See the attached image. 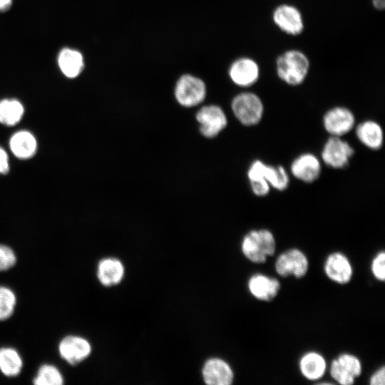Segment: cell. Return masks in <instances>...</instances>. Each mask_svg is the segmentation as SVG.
Returning <instances> with one entry per match:
<instances>
[{
    "mask_svg": "<svg viewBox=\"0 0 385 385\" xmlns=\"http://www.w3.org/2000/svg\"><path fill=\"white\" fill-rule=\"evenodd\" d=\"M310 66V61L307 54L295 48L284 51L275 61L278 78L291 86H297L304 82Z\"/></svg>",
    "mask_w": 385,
    "mask_h": 385,
    "instance_id": "6da1fadb",
    "label": "cell"
},
{
    "mask_svg": "<svg viewBox=\"0 0 385 385\" xmlns=\"http://www.w3.org/2000/svg\"><path fill=\"white\" fill-rule=\"evenodd\" d=\"M241 250L244 256L255 264L265 263L273 256L276 241L272 232L267 229L252 230L243 237Z\"/></svg>",
    "mask_w": 385,
    "mask_h": 385,
    "instance_id": "7a4b0ae2",
    "label": "cell"
},
{
    "mask_svg": "<svg viewBox=\"0 0 385 385\" xmlns=\"http://www.w3.org/2000/svg\"><path fill=\"white\" fill-rule=\"evenodd\" d=\"M207 93L205 82L199 76L185 73L180 75L174 86V97L177 103L185 108L200 105Z\"/></svg>",
    "mask_w": 385,
    "mask_h": 385,
    "instance_id": "3957f363",
    "label": "cell"
},
{
    "mask_svg": "<svg viewBox=\"0 0 385 385\" xmlns=\"http://www.w3.org/2000/svg\"><path fill=\"white\" fill-rule=\"evenodd\" d=\"M231 109L237 120L245 126L258 124L264 114V103L260 97L251 91L241 92L231 101Z\"/></svg>",
    "mask_w": 385,
    "mask_h": 385,
    "instance_id": "277c9868",
    "label": "cell"
},
{
    "mask_svg": "<svg viewBox=\"0 0 385 385\" xmlns=\"http://www.w3.org/2000/svg\"><path fill=\"white\" fill-rule=\"evenodd\" d=\"M195 118L200 134L206 138L217 136L227 126V118L218 105H205L199 108Z\"/></svg>",
    "mask_w": 385,
    "mask_h": 385,
    "instance_id": "5b68a950",
    "label": "cell"
},
{
    "mask_svg": "<svg viewBox=\"0 0 385 385\" xmlns=\"http://www.w3.org/2000/svg\"><path fill=\"white\" fill-rule=\"evenodd\" d=\"M60 357L71 366H76L89 357L92 346L85 337L76 334L64 336L58 344Z\"/></svg>",
    "mask_w": 385,
    "mask_h": 385,
    "instance_id": "8992f818",
    "label": "cell"
},
{
    "mask_svg": "<svg viewBox=\"0 0 385 385\" xmlns=\"http://www.w3.org/2000/svg\"><path fill=\"white\" fill-rule=\"evenodd\" d=\"M249 180L264 179L271 188L283 191L288 188L289 175L282 165H271L260 160H256L250 165L247 171Z\"/></svg>",
    "mask_w": 385,
    "mask_h": 385,
    "instance_id": "52a82bcc",
    "label": "cell"
},
{
    "mask_svg": "<svg viewBox=\"0 0 385 385\" xmlns=\"http://www.w3.org/2000/svg\"><path fill=\"white\" fill-rule=\"evenodd\" d=\"M274 25L282 32L289 36H298L304 29L302 12L295 6L282 4L274 8L272 14Z\"/></svg>",
    "mask_w": 385,
    "mask_h": 385,
    "instance_id": "ba28073f",
    "label": "cell"
},
{
    "mask_svg": "<svg viewBox=\"0 0 385 385\" xmlns=\"http://www.w3.org/2000/svg\"><path fill=\"white\" fill-rule=\"evenodd\" d=\"M274 268L276 272L281 277L293 276L299 279L307 274L309 262L307 256L300 250L292 248L277 257Z\"/></svg>",
    "mask_w": 385,
    "mask_h": 385,
    "instance_id": "9c48e42d",
    "label": "cell"
},
{
    "mask_svg": "<svg viewBox=\"0 0 385 385\" xmlns=\"http://www.w3.org/2000/svg\"><path fill=\"white\" fill-rule=\"evenodd\" d=\"M227 74L235 85L241 88H247L258 81L260 76V67L254 58L241 56L230 63Z\"/></svg>",
    "mask_w": 385,
    "mask_h": 385,
    "instance_id": "30bf717a",
    "label": "cell"
},
{
    "mask_svg": "<svg viewBox=\"0 0 385 385\" xmlns=\"http://www.w3.org/2000/svg\"><path fill=\"white\" fill-rule=\"evenodd\" d=\"M354 153L351 145L341 137L330 136L324 145L322 159L328 166L341 169L345 168Z\"/></svg>",
    "mask_w": 385,
    "mask_h": 385,
    "instance_id": "8fae6325",
    "label": "cell"
},
{
    "mask_svg": "<svg viewBox=\"0 0 385 385\" xmlns=\"http://www.w3.org/2000/svg\"><path fill=\"white\" fill-rule=\"evenodd\" d=\"M323 125L331 136L342 137L354 127L355 116L350 109L344 106H335L324 115Z\"/></svg>",
    "mask_w": 385,
    "mask_h": 385,
    "instance_id": "7c38bea8",
    "label": "cell"
},
{
    "mask_svg": "<svg viewBox=\"0 0 385 385\" xmlns=\"http://www.w3.org/2000/svg\"><path fill=\"white\" fill-rule=\"evenodd\" d=\"M290 171L297 179L310 183L319 177L322 171L321 162L315 155L304 153L292 161Z\"/></svg>",
    "mask_w": 385,
    "mask_h": 385,
    "instance_id": "4fadbf2b",
    "label": "cell"
},
{
    "mask_svg": "<svg viewBox=\"0 0 385 385\" xmlns=\"http://www.w3.org/2000/svg\"><path fill=\"white\" fill-rule=\"evenodd\" d=\"M324 270L329 279L340 284L349 282L353 275L351 262L339 252L331 253L327 257Z\"/></svg>",
    "mask_w": 385,
    "mask_h": 385,
    "instance_id": "5bb4252c",
    "label": "cell"
},
{
    "mask_svg": "<svg viewBox=\"0 0 385 385\" xmlns=\"http://www.w3.org/2000/svg\"><path fill=\"white\" fill-rule=\"evenodd\" d=\"M202 374L205 383L209 385H230L234 380L232 368L220 358H211L206 361Z\"/></svg>",
    "mask_w": 385,
    "mask_h": 385,
    "instance_id": "9a60e30c",
    "label": "cell"
},
{
    "mask_svg": "<svg viewBox=\"0 0 385 385\" xmlns=\"http://www.w3.org/2000/svg\"><path fill=\"white\" fill-rule=\"evenodd\" d=\"M248 289L256 299L270 302L274 299L280 290L279 280L262 274H255L248 280Z\"/></svg>",
    "mask_w": 385,
    "mask_h": 385,
    "instance_id": "2e32d148",
    "label": "cell"
},
{
    "mask_svg": "<svg viewBox=\"0 0 385 385\" xmlns=\"http://www.w3.org/2000/svg\"><path fill=\"white\" fill-rule=\"evenodd\" d=\"M124 273L123 263L116 258L106 257L101 259L97 265V279L104 287H113L120 283Z\"/></svg>",
    "mask_w": 385,
    "mask_h": 385,
    "instance_id": "e0dca14e",
    "label": "cell"
},
{
    "mask_svg": "<svg viewBox=\"0 0 385 385\" xmlns=\"http://www.w3.org/2000/svg\"><path fill=\"white\" fill-rule=\"evenodd\" d=\"M356 135L366 148L376 150L384 143V131L377 122L367 120L360 123L356 128Z\"/></svg>",
    "mask_w": 385,
    "mask_h": 385,
    "instance_id": "ac0fdd59",
    "label": "cell"
},
{
    "mask_svg": "<svg viewBox=\"0 0 385 385\" xmlns=\"http://www.w3.org/2000/svg\"><path fill=\"white\" fill-rule=\"evenodd\" d=\"M58 64L63 75L71 78L78 76L85 66L82 53L69 48H64L59 52Z\"/></svg>",
    "mask_w": 385,
    "mask_h": 385,
    "instance_id": "d6986e66",
    "label": "cell"
},
{
    "mask_svg": "<svg viewBox=\"0 0 385 385\" xmlns=\"http://www.w3.org/2000/svg\"><path fill=\"white\" fill-rule=\"evenodd\" d=\"M24 360L19 351L12 346L0 347V372L9 378L18 376L22 371Z\"/></svg>",
    "mask_w": 385,
    "mask_h": 385,
    "instance_id": "ffe728a7",
    "label": "cell"
},
{
    "mask_svg": "<svg viewBox=\"0 0 385 385\" xmlns=\"http://www.w3.org/2000/svg\"><path fill=\"white\" fill-rule=\"evenodd\" d=\"M327 363L324 358L317 352L309 351L304 354L299 361V370L308 380H317L324 374Z\"/></svg>",
    "mask_w": 385,
    "mask_h": 385,
    "instance_id": "44dd1931",
    "label": "cell"
},
{
    "mask_svg": "<svg viewBox=\"0 0 385 385\" xmlns=\"http://www.w3.org/2000/svg\"><path fill=\"white\" fill-rule=\"evenodd\" d=\"M10 148L19 158L27 159L32 157L37 148L34 136L26 130L14 133L10 139Z\"/></svg>",
    "mask_w": 385,
    "mask_h": 385,
    "instance_id": "7402d4cb",
    "label": "cell"
},
{
    "mask_svg": "<svg viewBox=\"0 0 385 385\" xmlns=\"http://www.w3.org/2000/svg\"><path fill=\"white\" fill-rule=\"evenodd\" d=\"M34 385H63L64 377L60 369L54 364H41L32 379Z\"/></svg>",
    "mask_w": 385,
    "mask_h": 385,
    "instance_id": "603a6c76",
    "label": "cell"
},
{
    "mask_svg": "<svg viewBox=\"0 0 385 385\" xmlns=\"http://www.w3.org/2000/svg\"><path fill=\"white\" fill-rule=\"evenodd\" d=\"M24 112L22 104L16 99L0 101V123L14 125L20 121Z\"/></svg>",
    "mask_w": 385,
    "mask_h": 385,
    "instance_id": "cb8c5ba5",
    "label": "cell"
},
{
    "mask_svg": "<svg viewBox=\"0 0 385 385\" xmlns=\"http://www.w3.org/2000/svg\"><path fill=\"white\" fill-rule=\"evenodd\" d=\"M17 297L14 291L5 285H0V322L10 319L14 314Z\"/></svg>",
    "mask_w": 385,
    "mask_h": 385,
    "instance_id": "d4e9b609",
    "label": "cell"
},
{
    "mask_svg": "<svg viewBox=\"0 0 385 385\" xmlns=\"http://www.w3.org/2000/svg\"><path fill=\"white\" fill-rule=\"evenodd\" d=\"M339 364L354 378L359 376L362 371V366L359 359L349 354H340L337 359Z\"/></svg>",
    "mask_w": 385,
    "mask_h": 385,
    "instance_id": "484cf974",
    "label": "cell"
},
{
    "mask_svg": "<svg viewBox=\"0 0 385 385\" xmlns=\"http://www.w3.org/2000/svg\"><path fill=\"white\" fill-rule=\"evenodd\" d=\"M17 255L9 245L0 244V272L12 269L17 263Z\"/></svg>",
    "mask_w": 385,
    "mask_h": 385,
    "instance_id": "4316f807",
    "label": "cell"
},
{
    "mask_svg": "<svg viewBox=\"0 0 385 385\" xmlns=\"http://www.w3.org/2000/svg\"><path fill=\"white\" fill-rule=\"evenodd\" d=\"M329 371L332 379L339 384L351 385L355 381V378L339 364L337 359L332 361Z\"/></svg>",
    "mask_w": 385,
    "mask_h": 385,
    "instance_id": "83f0119b",
    "label": "cell"
},
{
    "mask_svg": "<svg viewBox=\"0 0 385 385\" xmlns=\"http://www.w3.org/2000/svg\"><path fill=\"white\" fill-rule=\"evenodd\" d=\"M385 252H379L373 259L371 270L374 277L381 282L385 279Z\"/></svg>",
    "mask_w": 385,
    "mask_h": 385,
    "instance_id": "f1b7e54d",
    "label": "cell"
},
{
    "mask_svg": "<svg viewBox=\"0 0 385 385\" xmlns=\"http://www.w3.org/2000/svg\"><path fill=\"white\" fill-rule=\"evenodd\" d=\"M252 192L259 197L266 196L270 191L271 186L264 179L249 180Z\"/></svg>",
    "mask_w": 385,
    "mask_h": 385,
    "instance_id": "f546056e",
    "label": "cell"
},
{
    "mask_svg": "<svg viewBox=\"0 0 385 385\" xmlns=\"http://www.w3.org/2000/svg\"><path fill=\"white\" fill-rule=\"evenodd\" d=\"M371 385H384L385 384V368L381 366L371 376L369 380Z\"/></svg>",
    "mask_w": 385,
    "mask_h": 385,
    "instance_id": "4dcf8cb0",
    "label": "cell"
},
{
    "mask_svg": "<svg viewBox=\"0 0 385 385\" xmlns=\"http://www.w3.org/2000/svg\"><path fill=\"white\" fill-rule=\"evenodd\" d=\"M9 170V158L6 151L0 147V173L6 174Z\"/></svg>",
    "mask_w": 385,
    "mask_h": 385,
    "instance_id": "1f68e13d",
    "label": "cell"
},
{
    "mask_svg": "<svg viewBox=\"0 0 385 385\" xmlns=\"http://www.w3.org/2000/svg\"><path fill=\"white\" fill-rule=\"evenodd\" d=\"M12 4V0H0V11L9 10Z\"/></svg>",
    "mask_w": 385,
    "mask_h": 385,
    "instance_id": "d6a6232c",
    "label": "cell"
},
{
    "mask_svg": "<svg viewBox=\"0 0 385 385\" xmlns=\"http://www.w3.org/2000/svg\"><path fill=\"white\" fill-rule=\"evenodd\" d=\"M371 4L374 9L383 10L385 6V0H371Z\"/></svg>",
    "mask_w": 385,
    "mask_h": 385,
    "instance_id": "836d02e7",
    "label": "cell"
}]
</instances>
